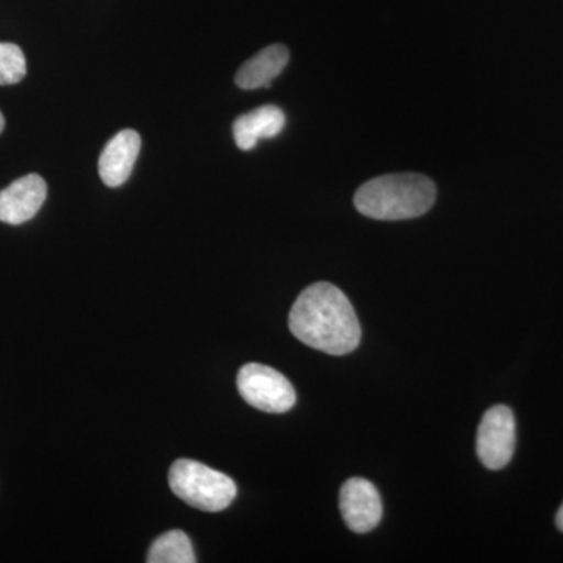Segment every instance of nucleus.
<instances>
[{
  "instance_id": "f257e3e1",
  "label": "nucleus",
  "mask_w": 563,
  "mask_h": 563,
  "mask_svg": "<svg viewBox=\"0 0 563 563\" xmlns=\"http://www.w3.org/2000/svg\"><path fill=\"white\" fill-rule=\"evenodd\" d=\"M290 331L299 342L325 354H350L361 343L362 329L350 299L335 285H310L292 303Z\"/></svg>"
},
{
  "instance_id": "f03ea898",
  "label": "nucleus",
  "mask_w": 563,
  "mask_h": 563,
  "mask_svg": "<svg viewBox=\"0 0 563 563\" xmlns=\"http://www.w3.org/2000/svg\"><path fill=\"white\" fill-rule=\"evenodd\" d=\"M437 188L421 174H390L363 184L354 196L363 217L379 221L412 220L432 209Z\"/></svg>"
},
{
  "instance_id": "7ed1b4c3",
  "label": "nucleus",
  "mask_w": 563,
  "mask_h": 563,
  "mask_svg": "<svg viewBox=\"0 0 563 563\" xmlns=\"http://www.w3.org/2000/svg\"><path fill=\"white\" fill-rule=\"evenodd\" d=\"M169 487L181 501L206 512L228 509L236 496L232 477L190 459H179L173 463Z\"/></svg>"
},
{
  "instance_id": "20e7f679",
  "label": "nucleus",
  "mask_w": 563,
  "mask_h": 563,
  "mask_svg": "<svg viewBox=\"0 0 563 563\" xmlns=\"http://www.w3.org/2000/svg\"><path fill=\"white\" fill-rule=\"evenodd\" d=\"M236 387L244 401L262 412L285 413L296 404L290 380L261 363H247L240 369Z\"/></svg>"
},
{
  "instance_id": "39448f33",
  "label": "nucleus",
  "mask_w": 563,
  "mask_h": 563,
  "mask_svg": "<svg viewBox=\"0 0 563 563\" xmlns=\"http://www.w3.org/2000/svg\"><path fill=\"white\" fill-rule=\"evenodd\" d=\"M517 442L512 410L495 406L485 412L477 431V455L488 470H501L510 462Z\"/></svg>"
},
{
  "instance_id": "423d86ee",
  "label": "nucleus",
  "mask_w": 563,
  "mask_h": 563,
  "mask_svg": "<svg viewBox=\"0 0 563 563\" xmlns=\"http://www.w3.org/2000/svg\"><path fill=\"white\" fill-rule=\"evenodd\" d=\"M340 510L351 531L366 533L380 523L383 501L369 481L352 477L340 492Z\"/></svg>"
},
{
  "instance_id": "0eeeda50",
  "label": "nucleus",
  "mask_w": 563,
  "mask_h": 563,
  "mask_svg": "<svg viewBox=\"0 0 563 563\" xmlns=\"http://www.w3.org/2000/svg\"><path fill=\"white\" fill-rule=\"evenodd\" d=\"M47 198V185L38 174H27L0 191V221L11 225L31 221Z\"/></svg>"
},
{
  "instance_id": "6e6552de",
  "label": "nucleus",
  "mask_w": 563,
  "mask_h": 563,
  "mask_svg": "<svg viewBox=\"0 0 563 563\" xmlns=\"http://www.w3.org/2000/svg\"><path fill=\"white\" fill-rule=\"evenodd\" d=\"M140 150L141 136L132 129H124L107 143L99 158V176L107 187L118 188L129 180Z\"/></svg>"
},
{
  "instance_id": "1a4fd4ad",
  "label": "nucleus",
  "mask_w": 563,
  "mask_h": 563,
  "mask_svg": "<svg viewBox=\"0 0 563 563\" xmlns=\"http://www.w3.org/2000/svg\"><path fill=\"white\" fill-rule=\"evenodd\" d=\"M285 113L276 106H263L261 109L242 114L233 122V139L242 151H252L258 141L274 139L285 128Z\"/></svg>"
},
{
  "instance_id": "9d476101",
  "label": "nucleus",
  "mask_w": 563,
  "mask_h": 563,
  "mask_svg": "<svg viewBox=\"0 0 563 563\" xmlns=\"http://www.w3.org/2000/svg\"><path fill=\"white\" fill-rule=\"evenodd\" d=\"M290 60V52L284 44H273L244 63L235 76V84L242 90L268 88Z\"/></svg>"
},
{
  "instance_id": "9b49d317",
  "label": "nucleus",
  "mask_w": 563,
  "mask_h": 563,
  "mask_svg": "<svg viewBox=\"0 0 563 563\" xmlns=\"http://www.w3.org/2000/svg\"><path fill=\"white\" fill-rule=\"evenodd\" d=\"M198 561L192 550L190 537L181 531H169L152 543L150 563H195Z\"/></svg>"
},
{
  "instance_id": "f8f14e48",
  "label": "nucleus",
  "mask_w": 563,
  "mask_h": 563,
  "mask_svg": "<svg viewBox=\"0 0 563 563\" xmlns=\"http://www.w3.org/2000/svg\"><path fill=\"white\" fill-rule=\"evenodd\" d=\"M27 74V62L20 46L0 43V85L20 84Z\"/></svg>"
},
{
  "instance_id": "ddd939ff",
  "label": "nucleus",
  "mask_w": 563,
  "mask_h": 563,
  "mask_svg": "<svg viewBox=\"0 0 563 563\" xmlns=\"http://www.w3.org/2000/svg\"><path fill=\"white\" fill-rule=\"evenodd\" d=\"M555 525H558V528L563 532V504L561 509H559L558 517H555Z\"/></svg>"
},
{
  "instance_id": "4468645a",
  "label": "nucleus",
  "mask_w": 563,
  "mask_h": 563,
  "mask_svg": "<svg viewBox=\"0 0 563 563\" xmlns=\"http://www.w3.org/2000/svg\"><path fill=\"white\" fill-rule=\"evenodd\" d=\"M5 129V118H3L2 111H0V133Z\"/></svg>"
}]
</instances>
